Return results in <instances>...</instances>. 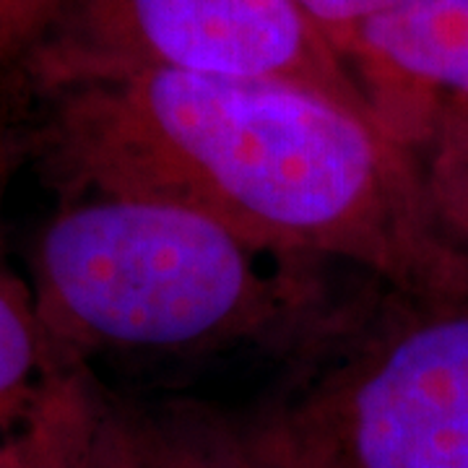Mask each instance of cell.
Segmentation results:
<instances>
[{
    "mask_svg": "<svg viewBox=\"0 0 468 468\" xmlns=\"http://www.w3.org/2000/svg\"><path fill=\"white\" fill-rule=\"evenodd\" d=\"M76 367L52 344L29 279L5 263L0 242V442L29 430Z\"/></svg>",
    "mask_w": 468,
    "mask_h": 468,
    "instance_id": "7",
    "label": "cell"
},
{
    "mask_svg": "<svg viewBox=\"0 0 468 468\" xmlns=\"http://www.w3.org/2000/svg\"><path fill=\"white\" fill-rule=\"evenodd\" d=\"M245 419L250 468H468V300L399 294Z\"/></svg>",
    "mask_w": 468,
    "mask_h": 468,
    "instance_id": "3",
    "label": "cell"
},
{
    "mask_svg": "<svg viewBox=\"0 0 468 468\" xmlns=\"http://www.w3.org/2000/svg\"><path fill=\"white\" fill-rule=\"evenodd\" d=\"M396 3L401 0H297V5L310 16L320 32L331 39V45L346 60L351 58L356 34L362 32L369 21L390 11Z\"/></svg>",
    "mask_w": 468,
    "mask_h": 468,
    "instance_id": "11",
    "label": "cell"
},
{
    "mask_svg": "<svg viewBox=\"0 0 468 468\" xmlns=\"http://www.w3.org/2000/svg\"><path fill=\"white\" fill-rule=\"evenodd\" d=\"M11 440H14V437H11ZM11 440H3V442H0V468L5 463V455H8V448H11Z\"/></svg>",
    "mask_w": 468,
    "mask_h": 468,
    "instance_id": "12",
    "label": "cell"
},
{
    "mask_svg": "<svg viewBox=\"0 0 468 468\" xmlns=\"http://www.w3.org/2000/svg\"><path fill=\"white\" fill-rule=\"evenodd\" d=\"M29 271L39 318L70 365L94 351L315 349L359 315L335 302L328 263L263 248L154 196L60 198L34 239Z\"/></svg>",
    "mask_w": 468,
    "mask_h": 468,
    "instance_id": "2",
    "label": "cell"
},
{
    "mask_svg": "<svg viewBox=\"0 0 468 468\" xmlns=\"http://www.w3.org/2000/svg\"><path fill=\"white\" fill-rule=\"evenodd\" d=\"M86 468H250L245 419L196 399H120L94 380Z\"/></svg>",
    "mask_w": 468,
    "mask_h": 468,
    "instance_id": "6",
    "label": "cell"
},
{
    "mask_svg": "<svg viewBox=\"0 0 468 468\" xmlns=\"http://www.w3.org/2000/svg\"><path fill=\"white\" fill-rule=\"evenodd\" d=\"M351 66L383 122L417 149L440 112H468V0H401L369 21Z\"/></svg>",
    "mask_w": 468,
    "mask_h": 468,
    "instance_id": "5",
    "label": "cell"
},
{
    "mask_svg": "<svg viewBox=\"0 0 468 468\" xmlns=\"http://www.w3.org/2000/svg\"><path fill=\"white\" fill-rule=\"evenodd\" d=\"M39 167L60 198L193 206L284 255L356 268L393 294L468 300L417 149L310 86L144 70L39 94Z\"/></svg>",
    "mask_w": 468,
    "mask_h": 468,
    "instance_id": "1",
    "label": "cell"
},
{
    "mask_svg": "<svg viewBox=\"0 0 468 468\" xmlns=\"http://www.w3.org/2000/svg\"><path fill=\"white\" fill-rule=\"evenodd\" d=\"M70 0H0V73H21Z\"/></svg>",
    "mask_w": 468,
    "mask_h": 468,
    "instance_id": "10",
    "label": "cell"
},
{
    "mask_svg": "<svg viewBox=\"0 0 468 468\" xmlns=\"http://www.w3.org/2000/svg\"><path fill=\"white\" fill-rule=\"evenodd\" d=\"M440 239L468 276V112H440L417 149Z\"/></svg>",
    "mask_w": 468,
    "mask_h": 468,
    "instance_id": "8",
    "label": "cell"
},
{
    "mask_svg": "<svg viewBox=\"0 0 468 468\" xmlns=\"http://www.w3.org/2000/svg\"><path fill=\"white\" fill-rule=\"evenodd\" d=\"M94 378L86 365L60 385L29 430L11 440L3 468H86Z\"/></svg>",
    "mask_w": 468,
    "mask_h": 468,
    "instance_id": "9",
    "label": "cell"
},
{
    "mask_svg": "<svg viewBox=\"0 0 468 468\" xmlns=\"http://www.w3.org/2000/svg\"><path fill=\"white\" fill-rule=\"evenodd\" d=\"M144 70L289 81L380 117L297 0H70L21 76L45 94Z\"/></svg>",
    "mask_w": 468,
    "mask_h": 468,
    "instance_id": "4",
    "label": "cell"
}]
</instances>
